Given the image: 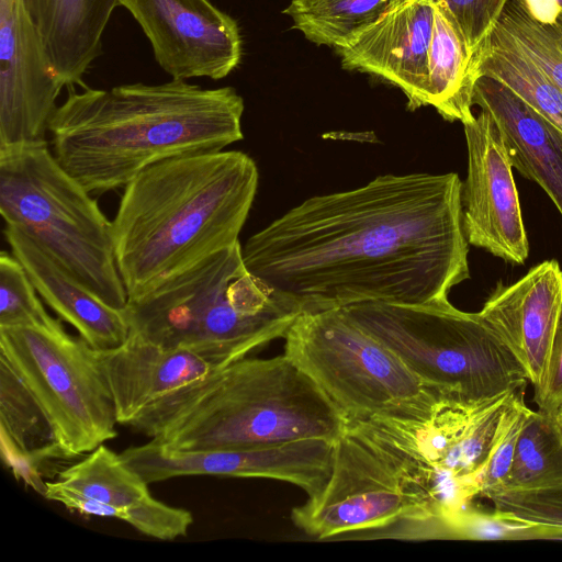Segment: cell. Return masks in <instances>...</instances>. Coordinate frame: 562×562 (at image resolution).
I'll return each mask as SVG.
<instances>
[{"instance_id": "21", "label": "cell", "mask_w": 562, "mask_h": 562, "mask_svg": "<svg viewBox=\"0 0 562 562\" xmlns=\"http://www.w3.org/2000/svg\"><path fill=\"white\" fill-rule=\"evenodd\" d=\"M434 3V29L428 50L429 106L445 120L464 125L475 117L472 108L476 80L471 70V56L447 10L439 2Z\"/></svg>"}, {"instance_id": "20", "label": "cell", "mask_w": 562, "mask_h": 562, "mask_svg": "<svg viewBox=\"0 0 562 562\" xmlns=\"http://www.w3.org/2000/svg\"><path fill=\"white\" fill-rule=\"evenodd\" d=\"M0 432L2 459L16 480L42 483L41 467L68 459L44 409L13 368L0 357Z\"/></svg>"}, {"instance_id": "33", "label": "cell", "mask_w": 562, "mask_h": 562, "mask_svg": "<svg viewBox=\"0 0 562 562\" xmlns=\"http://www.w3.org/2000/svg\"><path fill=\"white\" fill-rule=\"evenodd\" d=\"M538 411L552 416L562 406V318L551 347L543 389L535 394Z\"/></svg>"}, {"instance_id": "24", "label": "cell", "mask_w": 562, "mask_h": 562, "mask_svg": "<svg viewBox=\"0 0 562 562\" xmlns=\"http://www.w3.org/2000/svg\"><path fill=\"white\" fill-rule=\"evenodd\" d=\"M58 482L89 499L128 507L150 496L148 483L103 443L77 463L59 471Z\"/></svg>"}, {"instance_id": "2", "label": "cell", "mask_w": 562, "mask_h": 562, "mask_svg": "<svg viewBox=\"0 0 562 562\" xmlns=\"http://www.w3.org/2000/svg\"><path fill=\"white\" fill-rule=\"evenodd\" d=\"M244 100L232 87L186 80L68 88L48 126L52 151L89 193L125 187L160 160L243 139Z\"/></svg>"}, {"instance_id": "26", "label": "cell", "mask_w": 562, "mask_h": 562, "mask_svg": "<svg viewBox=\"0 0 562 562\" xmlns=\"http://www.w3.org/2000/svg\"><path fill=\"white\" fill-rule=\"evenodd\" d=\"M517 46L562 89V11L539 19L528 0H508L497 23Z\"/></svg>"}, {"instance_id": "12", "label": "cell", "mask_w": 562, "mask_h": 562, "mask_svg": "<svg viewBox=\"0 0 562 562\" xmlns=\"http://www.w3.org/2000/svg\"><path fill=\"white\" fill-rule=\"evenodd\" d=\"M463 127L468 176L462 183V224L468 243L522 265L529 244L503 135L484 110Z\"/></svg>"}, {"instance_id": "19", "label": "cell", "mask_w": 562, "mask_h": 562, "mask_svg": "<svg viewBox=\"0 0 562 562\" xmlns=\"http://www.w3.org/2000/svg\"><path fill=\"white\" fill-rule=\"evenodd\" d=\"M38 27L65 87L82 77L102 54V35L119 0H22Z\"/></svg>"}, {"instance_id": "11", "label": "cell", "mask_w": 562, "mask_h": 562, "mask_svg": "<svg viewBox=\"0 0 562 562\" xmlns=\"http://www.w3.org/2000/svg\"><path fill=\"white\" fill-rule=\"evenodd\" d=\"M148 38L158 65L172 79L220 80L243 56L239 26L209 0H119Z\"/></svg>"}, {"instance_id": "1", "label": "cell", "mask_w": 562, "mask_h": 562, "mask_svg": "<svg viewBox=\"0 0 562 562\" xmlns=\"http://www.w3.org/2000/svg\"><path fill=\"white\" fill-rule=\"evenodd\" d=\"M456 172L381 175L314 195L250 236L243 259L302 313L448 300L469 279Z\"/></svg>"}, {"instance_id": "15", "label": "cell", "mask_w": 562, "mask_h": 562, "mask_svg": "<svg viewBox=\"0 0 562 562\" xmlns=\"http://www.w3.org/2000/svg\"><path fill=\"white\" fill-rule=\"evenodd\" d=\"M477 315L506 345L539 393L562 318V269L557 260L532 267L521 279L498 285Z\"/></svg>"}, {"instance_id": "16", "label": "cell", "mask_w": 562, "mask_h": 562, "mask_svg": "<svg viewBox=\"0 0 562 562\" xmlns=\"http://www.w3.org/2000/svg\"><path fill=\"white\" fill-rule=\"evenodd\" d=\"M95 352L117 424L125 426L160 398L217 369L190 349L165 347L131 330L120 346Z\"/></svg>"}, {"instance_id": "7", "label": "cell", "mask_w": 562, "mask_h": 562, "mask_svg": "<svg viewBox=\"0 0 562 562\" xmlns=\"http://www.w3.org/2000/svg\"><path fill=\"white\" fill-rule=\"evenodd\" d=\"M340 310L450 404L480 405L527 385L519 361L477 313L460 311L449 300Z\"/></svg>"}, {"instance_id": "18", "label": "cell", "mask_w": 562, "mask_h": 562, "mask_svg": "<svg viewBox=\"0 0 562 562\" xmlns=\"http://www.w3.org/2000/svg\"><path fill=\"white\" fill-rule=\"evenodd\" d=\"M473 105L496 122L513 168L537 182L562 215V131L504 83L481 76Z\"/></svg>"}, {"instance_id": "29", "label": "cell", "mask_w": 562, "mask_h": 562, "mask_svg": "<svg viewBox=\"0 0 562 562\" xmlns=\"http://www.w3.org/2000/svg\"><path fill=\"white\" fill-rule=\"evenodd\" d=\"M525 386L516 389L497 424L488 458L479 480V496L487 497L506 477L526 418L531 411L525 403Z\"/></svg>"}, {"instance_id": "5", "label": "cell", "mask_w": 562, "mask_h": 562, "mask_svg": "<svg viewBox=\"0 0 562 562\" xmlns=\"http://www.w3.org/2000/svg\"><path fill=\"white\" fill-rule=\"evenodd\" d=\"M124 313L131 331L218 369L283 338L302 311L250 273L238 241L128 299Z\"/></svg>"}, {"instance_id": "34", "label": "cell", "mask_w": 562, "mask_h": 562, "mask_svg": "<svg viewBox=\"0 0 562 562\" xmlns=\"http://www.w3.org/2000/svg\"><path fill=\"white\" fill-rule=\"evenodd\" d=\"M554 427L562 440V406L551 416Z\"/></svg>"}, {"instance_id": "27", "label": "cell", "mask_w": 562, "mask_h": 562, "mask_svg": "<svg viewBox=\"0 0 562 562\" xmlns=\"http://www.w3.org/2000/svg\"><path fill=\"white\" fill-rule=\"evenodd\" d=\"M21 262L12 252L0 254V327H53L60 323L52 317Z\"/></svg>"}, {"instance_id": "25", "label": "cell", "mask_w": 562, "mask_h": 562, "mask_svg": "<svg viewBox=\"0 0 562 562\" xmlns=\"http://www.w3.org/2000/svg\"><path fill=\"white\" fill-rule=\"evenodd\" d=\"M390 0H291L283 13L306 40L334 48L371 24Z\"/></svg>"}, {"instance_id": "31", "label": "cell", "mask_w": 562, "mask_h": 562, "mask_svg": "<svg viewBox=\"0 0 562 562\" xmlns=\"http://www.w3.org/2000/svg\"><path fill=\"white\" fill-rule=\"evenodd\" d=\"M120 520L148 537L175 540L188 533L193 517L190 512L167 505L150 495L123 508Z\"/></svg>"}, {"instance_id": "32", "label": "cell", "mask_w": 562, "mask_h": 562, "mask_svg": "<svg viewBox=\"0 0 562 562\" xmlns=\"http://www.w3.org/2000/svg\"><path fill=\"white\" fill-rule=\"evenodd\" d=\"M443 5L461 33L471 60L487 38L508 0H434Z\"/></svg>"}, {"instance_id": "35", "label": "cell", "mask_w": 562, "mask_h": 562, "mask_svg": "<svg viewBox=\"0 0 562 562\" xmlns=\"http://www.w3.org/2000/svg\"><path fill=\"white\" fill-rule=\"evenodd\" d=\"M557 7V10L562 11V0H552Z\"/></svg>"}, {"instance_id": "22", "label": "cell", "mask_w": 562, "mask_h": 562, "mask_svg": "<svg viewBox=\"0 0 562 562\" xmlns=\"http://www.w3.org/2000/svg\"><path fill=\"white\" fill-rule=\"evenodd\" d=\"M475 80L493 78L562 131V89L496 25L471 60Z\"/></svg>"}, {"instance_id": "23", "label": "cell", "mask_w": 562, "mask_h": 562, "mask_svg": "<svg viewBox=\"0 0 562 562\" xmlns=\"http://www.w3.org/2000/svg\"><path fill=\"white\" fill-rule=\"evenodd\" d=\"M562 485V440L552 417L530 411L520 431L510 469L486 498L504 492Z\"/></svg>"}, {"instance_id": "4", "label": "cell", "mask_w": 562, "mask_h": 562, "mask_svg": "<svg viewBox=\"0 0 562 562\" xmlns=\"http://www.w3.org/2000/svg\"><path fill=\"white\" fill-rule=\"evenodd\" d=\"M348 418L285 353L218 368L139 413L127 426L180 450L336 441Z\"/></svg>"}, {"instance_id": "14", "label": "cell", "mask_w": 562, "mask_h": 562, "mask_svg": "<svg viewBox=\"0 0 562 562\" xmlns=\"http://www.w3.org/2000/svg\"><path fill=\"white\" fill-rule=\"evenodd\" d=\"M434 16V0H390L376 20L335 48L342 68L395 86L405 94L411 111L429 106Z\"/></svg>"}, {"instance_id": "13", "label": "cell", "mask_w": 562, "mask_h": 562, "mask_svg": "<svg viewBox=\"0 0 562 562\" xmlns=\"http://www.w3.org/2000/svg\"><path fill=\"white\" fill-rule=\"evenodd\" d=\"M63 87L22 0H0V147L45 140Z\"/></svg>"}, {"instance_id": "30", "label": "cell", "mask_w": 562, "mask_h": 562, "mask_svg": "<svg viewBox=\"0 0 562 562\" xmlns=\"http://www.w3.org/2000/svg\"><path fill=\"white\" fill-rule=\"evenodd\" d=\"M494 509L532 525L551 529L562 539V485L519 492H504L488 497Z\"/></svg>"}, {"instance_id": "10", "label": "cell", "mask_w": 562, "mask_h": 562, "mask_svg": "<svg viewBox=\"0 0 562 562\" xmlns=\"http://www.w3.org/2000/svg\"><path fill=\"white\" fill-rule=\"evenodd\" d=\"M0 357L16 372L47 415L68 459L117 436L111 391L95 349L53 327H0Z\"/></svg>"}, {"instance_id": "3", "label": "cell", "mask_w": 562, "mask_h": 562, "mask_svg": "<svg viewBox=\"0 0 562 562\" xmlns=\"http://www.w3.org/2000/svg\"><path fill=\"white\" fill-rule=\"evenodd\" d=\"M258 181L250 156L225 149L170 157L136 175L112 221L127 297L238 243Z\"/></svg>"}, {"instance_id": "6", "label": "cell", "mask_w": 562, "mask_h": 562, "mask_svg": "<svg viewBox=\"0 0 562 562\" xmlns=\"http://www.w3.org/2000/svg\"><path fill=\"white\" fill-rule=\"evenodd\" d=\"M58 162L47 140L0 147V213L44 246L112 307L127 293L117 269L112 221Z\"/></svg>"}, {"instance_id": "8", "label": "cell", "mask_w": 562, "mask_h": 562, "mask_svg": "<svg viewBox=\"0 0 562 562\" xmlns=\"http://www.w3.org/2000/svg\"><path fill=\"white\" fill-rule=\"evenodd\" d=\"M283 338L284 353L348 420H425L450 404L340 308L302 313Z\"/></svg>"}, {"instance_id": "17", "label": "cell", "mask_w": 562, "mask_h": 562, "mask_svg": "<svg viewBox=\"0 0 562 562\" xmlns=\"http://www.w3.org/2000/svg\"><path fill=\"white\" fill-rule=\"evenodd\" d=\"M4 237L44 302L90 347L105 350L130 335L124 310L110 306L75 278L44 246L15 226Z\"/></svg>"}, {"instance_id": "28", "label": "cell", "mask_w": 562, "mask_h": 562, "mask_svg": "<svg viewBox=\"0 0 562 562\" xmlns=\"http://www.w3.org/2000/svg\"><path fill=\"white\" fill-rule=\"evenodd\" d=\"M446 539L521 540L554 539L549 528L517 520L494 509L486 513L465 504L445 519Z\"/></svg>"}, {"instance_id": "9", "label": "cell", "mask_w": 562, "mask_h": 562, "mask_svg": "<svg viewBox=\"0 0 562 562\" xmlns=\"http://www.w3.org/2000/svg\"><path fill=\"white\" fill-rule=\"evenodd\" d=\"M294 526L315 540L342 535L443 539L442 518L394 467L348 424L335 441L329 480L291 510Z\"/></svg>"}]
</instances>
